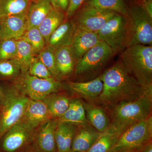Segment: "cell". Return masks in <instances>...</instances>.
Wrapping results in <instances>:
<instances>
[{
	"label": "cell",
	"mask_w": 152,
	"mask_h": 152,
	"mask_svg": "<svg viewBox=\"0 0 152 152\" xmlns=\"http://www.w3.org/2000/svg\"><path fill=\"white\" fill-rule=\"evenodd\" d=\"M1 86L0 140L11 127L22 119L29 99L12 83Z\"/></svg>",
	"instance_id": "4"
},
{
	"label": "cell",
	"mask_w": 152,
	"mask_h": 152,
	"mask_svg": "<svg viewBox=\"0 0 152 152\" xmlns=\"http://www.w3.org/2000/svg\"><path fill=\"white\" fill-rule=\"evenodd\" d=\"M0 25L2 40L18 39L23 37L27 29V13L1 18Z\"/></svg>",
	"instance_id": "14"
},
{
	"label": "cell",
	"mask_w": 152,
	"mask_h": 152,
	"mask_svg": "<svg viewBox=\"0 0 152 152\" xmlns=\"http://www.w3.org/2000/svg\"><path fill=\"white\" fill-rule=\"evenodd\" d=\"M20 39L25 40L31 45L36 56L47 45L46 41L38 28L27 29Z\"/></svg>",
	"instance_id": "29"
},
{
	"label": "cell",
	"mask_w": 152,
	"mask_h": 152,
	"mask_svg": "<svg viewBox=\"0 0 152 152\" xmlns=\"http://www.w3.org/2000/svg\"><path fill=\"white\" fill-rule=\"evenodd\" d=\"M87 120L90 124L100 132L108 128L110 120L106 110L102 106L83 100Z\"/></svg>",
	"instance_id": "20"
},
{
	"label": "cell",
	"mask_w": 152,
	"mask_h": 152,
	"mask_svg": "<svg viewBox=\"0 0 152 152\" xmlns=\"http://www.w3.org/2000/svg\"><path fill=\"white\" fill-rule=\"evenodd\" d=\"M17 41V52L14 60L21 69L22 72H28L33 58L36 56L32 48L28 42L22 39Z\"/></svg>",
	"instance_id": "27"
},
{
	"label": "cell",
	"mask_w": 152,
	"mask_h": 152,
	"mask_svg": "<svg viewBox=\"0 0 152 152\" xmlns=\"http://www.w3.org/2000/svg\"><path fill=\"white\" fill-rule=\"evenodd\" d=\"M105 110L110 120L109 127L122 134L128 128L152 115V92Z\"/></svg>",
	"instance_id": "2"
},
{
	"label": "cell",
	"mask_w": 152,
	"mask_h": 152,
	"mask_svg": "<svg viewBox=\"0 0 152 152\" xmlns=\"http://www.w3.org/2000/svg\"><path fill=\"white\" fill-rule=\"evenodd\" d=\"M72 99L66 93L59 92L49 95L43 101L53 118L58 119L67 110Z\"/></svg>",
	"instance_id": "24"
},
{
	"label": "cell",
	"mask_w": 152,
	"mask_h": 152,
	"mask_svg": "<svg viewBox=\"0 0 152 152\" xmlns=\"http://www.w3.org/2000/svg\"><path fill=\"white\" fill-rule=\"evenodd\" d=\"M52 118L53 117L43 101L29 99L22 120L36 129L41 124Z\"/></svg>",
	"instance_id": "16"
},
{
	"label": "cell",
	"mask_w": 152,
	"mask_h": 152,
	"mask_svg": "<svg viewBox=\"0 0 152 152\" xmlns=\"http://www.w3.org/2000/svg\"><path fill=\"white\" fill-rule=\"evenodd\" d=\"M58 120L59 122L67 123L77 126L90 124L87 119L83 100L77 98L72 99L67 110Z\"/></svg>",
	"instance_id": "22"
},
{
	"label": "cell",
	"mask_w": 152,
	"mask_h": 152,
	"mask_svg": "<svg viewBox=\"0 0 152 152\" xmlns=\"http://www.w3.org/2000/svg\"><path fill=\"white\" fill-rule=\"evenodd\" d=\"M1 86H0V96H1Z\"/></svg>",
	"instance_id": "42"
},
{
	"label": "cell",
	"mask_w": 152,
	"mask_h": 152,
	"mask_svg": "<svg viewBox=\"0 0 152 152\" xmlns=\"http://www.w3.org/2000/svg\"><path fill=\"white\" fill-rule=\"evenodd\" d=\"M132 1H134V4H137L141 0H132Z\"/></svg>",
	"instance_id": "41"
},
{
	"label": "cell",
	"mask_w": 152,
	"mask_h": 152,
	"mask_svg": "<svg viewBox=\"0 0 152 152\" xmlns=\"http://www.w3.org/2000/svg\"><path fill=\"white\" fill-rule=\"evenodd\" d=\"M86 0H69V7L65 13L66 19L72 18Z\"/></svg>",
	"instance_id": "35"
},
{
	"label": "cell",
	"mask_w": 152,
	"mask_h": 152,
	"mask_svg": "<svg viewBox=\"0 0 152 152\" xmlns=\"http://www.w3.org/2000/svg\"><path fill=\"white\" fill-rule=\"evenodd\" d=\"M55 51V49L46 45L37 56L48 69L53 77L57 80L61 81L56 66Z\"/></svg>",
	"instance_id": "32"
},
{
	"label": "cell",
	"mask_w": 152,
	"mask_h": 152,
	"mask_svg": "<svg viewBox=\"0 0 152 152\" xmlns=\"http://www.w3.org/2000/svg\"><path fill=\"white\" fill-rule=\"evenodd\" d=\"M12 83L29 99L43 101L49 95L59 92L65 88L60 81L39 78L31 75L28 72H22Z\"/></svg>",
	"instance_id": "8"
},
{
	"label": "cell",
	"mask_w": 152,
	"mask_h": 152,
	"mask_svg": "<svg viewBox=\"0 0 152 152\" xmlns=\"http://www.w3.org/2000/svg\"><path fill=\"white\" fill-rule=\"evenodd\" d=\"M70 152H79L72 151H71Z\"/></svg>",
	"instance_id": "43"
},
{
	"label": "cell",
	"mask_w": 152,
	"mask_h": 152,
	"mask_svg": "<svg viewBox=\"0 0 152 152\" xmlns=\"http://www.w3.org/2000/svg\"><path fill=\"white\" fill-rule=\"evenodd\" d=\"M30 0H0V18L27 13Z\"/></svg>",
	"instance_id": "28"
},
{
	"label": "cell",
	"mask_w": 152,
	"mask_h": 152,
	"mask_svg": "<svg viewBox=\"0 0 152 152\" xmlns=\"http://www.w3.org/2000/svg\"><path fill=\"white\" fill-rule=\"evenodd\" d=\"M66 88L77 98L95 103L102 91L103 84L100 76L89 81L68 82Z\"/></svg>",
	"instance_id": "13"
},
{
	"label": "cell",
	"mask_w": 152,
	"mask_h": 152,
	"mask_svg": "<svg viewBox=\"0 0 152 152\" xmlns=\"http://www.w3.org/2000/svg\"><path fill=\"white\" fill-rule=\"evenodd\" d=\"M137 4L152 18V0H141Z\"/></svg>",
	"instance_id": "37"
},
{
	"label": "cell",
	"mask_w": 152,
	"mask_h": 152,
	"mask_svg": "<svg viewBox=\"0 0 152 152\" xmlns=\"http://www.w3.org/2000/svg\"><path fill=\"white\" fill-rule=\"evenodd\" d=\"M77 126L65 122L58 123L55 138L58 152H70Z\"/></svg>",
	"instance_id": "23"
},
{
	"label": "cell",
	"mask_w": 152,
	"mask_h": 152,
	"mask_svg": "<svg viewBox=\"0 0 152 152\" xmlns=\"http://www.w3.org/2000/svg\"><path fill=\"white\" fill-rule=\"evenodd\" d=\"M102 41L89 50L76 63L74 76L77 82H87L99 77L115 55Z\"/></svg>",
	"instance_id": "5"
},
{
	"label": "cell",
	"mask_w": 152,
	"mask_h": 152,
	"mask_svg": "<svg viewBox=\"0 0 152 152\" xmlns=\"http://www.w3.org/2000/svg\"><path fill=\"white\" fill-rule=\"evenodd\" d=\"M58 119L52 118L41 124L36 129L33 146L40 152H58L55 133Z\"/></svg>",
	"instance_id": "12"
},
{
	"label": "cell",
	"mask_w": 152,
	"mask_h": 152,
	"mask_svg": "<svg viewBox=\"0 0 152 152\" xmlns=\"http://www.w3.org/2000/svg\"><path fill=\"white\" fill-rule=\"evenodd\" d=\"M102 91L95 104L105 110L124 102L135 100L152 89L145 90L125 68L120 59L100 75Z\"/></svg>",
	"instance_id": "1"
},
{
	"label": "cell",
	"mask_w": 152,
	"mask_h": 152,
	"mask_svg": "<svg viewBox=\"0 0 152 152\" xmlns=\"http://www.w3.org/2000/svg\"><path fill=\"white\" fill-rule=\"evenodd\" d=\"M76 29V25L72 20L66 19L50 36L47 45L55 50L70 46Z\"/></svg>",
	"instance_id": "18"
},
{
	"label": "cell",
	"mask_w": 152,
	"mask_h": 152,
	"mask_svg": "<svg viewBox=\"0 0 152 152\" xmlns=\"http://www.w3.org/2000/svg\"><path fill=\"white\" fill-rule=\"evenodd\" d=\"M100 40L107 44L116 55L127 48L124 16L117 14L96 32Z\"/></svg>",
	"instance_id": "11"
},
{
	"label": "cell",
	"mask_w": 152,
	"mask_h": 152,
	"mask_svg": "<svg viewBox=\"0 0 152 152\" xmlns=\"http://www.w3.org/2000/svg\"><path fill=\"white\" fill-rule=\"evenodd\" d=\"M53 9L50 0H30L27 12V29L38 28Z\"/></svg>",
	"instance_id": "21"
},
{
	"label": "cell",
	"mask_w": 152,
	"mask_h": 152,
	"mask_svg": "<svg viewBox=\"0 0 152 152\" xmlns=\"http://www.w3.org/2000/svg\"><path fill=\"white\" fill-rule=\"evenodd\" d=\"M84 2L102 10L113 11L124 15L128 7L124 0H86Z\"/></svg>",
	"instance_id": "30"
},
{
	"label": "cell",
	"mask_w": 152,
	"mask_h": 152,
	"mask_svg": "<svg viewBox=\"0 0 152 152\" xmlns=\"http://www.w3.org/2000/svg\"><path fill=\"white\" fill-rule=\"evenodd\" d=\"M65 19V13L53 8L41 22L38 28L46 44L51 35Z\"/></svg>",
	"instance_id": "25"
},
{
	"label": "cell",
	"mask_w": 152,
	"mask_h": 152,
	"mask_svg": "<svg viewBox=\"0 0 152 152\" xmlns=\"http://www.w3.org/2000/svg\"><path fill=\"white\" fill-rule=\"evenodd\" d=\"M2 40L1 29V25H0V42Z\"/></svg>",
	"instance_id": "40"
},
{
	"label": "cell",
	"mask_w": 152,
	"mask_h": 152,
	"mask_svg": "<svg viewBox=\"0 0 152 152\" xmlns=\"http://www.w3.org/2000/svg\"><path fill=\"white\" fill-rule=\"evenodd\" d=\"M54 9L66 13L69 3V0H50Z\"/></svg>",
	"instance_id": "36"
},
{
	"label": "cell",
	"mask_w": 152,
	"mask_h": 152,
	"mask_svg": "<svg viewBox=\"0 0 152 152\" xmlns=\"http://www.w3.org/2000/svg\"><path fill=\"white\" fill-rule=\"evenodd\" d=\"M21 73L20 67L15 60L0 61V81H12Z\"/></svg>",
	"instance_id": "31"
},
{
	"label": "cell",
	"mask_w": 152,
	"mask_h": 152,
	"mask_svg": "<svg viewBox=\"0 0 152 152\" xmlns=\"http://www.w3.org/2000/svg\"><path fill=\"white\" fill-rule=\"evenodd\" d=\"M36 129L21 120L1 138L0 152H26L32 146Z\"/></svg>",
	"instance_id": "9"
},
{
	"label": "cell",
	"mask_w": 152,
	"mask_h": 152,
	"mask_svg": "<svg viewBox=\"0 0 152 152\" xmlns=\"http://www.w3.org/2000/svg\"><path fill=\"white\" fill-rule=\"evenodd\" d=\"M121 134L108 127L102 132L96 142L87 152H110L117 143Z\"/></svg>",
	"instance_id": "26"
},
{
	"label": "cell",
	"mask_w": 152,
	"mask_h": 152,
	"mask_svg": "<svg viewBox=\"0 0 152 152\" xmlns=\"http://www.w3.org/2000/svg\"><path fill=\"white\" fill-rule=\"evenodd\" d=\"M102 133L93 127L90 124L77 126L72 144L71 151L88 152Z\"/></svg>",
	"instance_id": "17"
},
{
	"label": "cell",
	"mask_w": 152,
	"mask_h": 152,
	"mask_svg": "<svg viewBox=\"0 0 152 152\" xmlns=\"http://www.w3.org/2000/svg\"><path fill=\"white\" fill-rule=\"evenodd\" d=\"M137 152H152V141L145 145Z\"/></svg>",
	"instance_id": "38"
},
{
	"label": "cell",
	"mask_w": 152,
	"mask_h": 152,
	"mask_svg": "<svg viewBox=\"0 0 152 152\" xmlns=\"http://www.w3.org/2000/svg\"><path fill=\"white\" fill-rule=\"evenodd\" d=\"M124 16L127 48L136 45L152 46V18L137 4L128 7Z\"/></svg>",
	"instance_id": "6"
},
{
	"label": "cell",
	"mask_w": 152,
	"mask_h": 152,
	"mask_svg": "<svg viewBox=\"0 0 152 152\" xmlns=\"http://www.w3.org/2000/svg\"><path fill=\"white\" fill-rule=\"evenodd\" d=\"M17 52V40L3 39L0 42V61L14 59Z\"/></svg>",
	"instance_id": "34"
},
{
	"label": "cell",
	"mask_w": 152,
	"mask_h": 152,
	"mask_svg": "<svg viewBox=\"0 0 152 152\" xmlns=\"http://www.w3.org/2000/svg\"><path fill=\"white\" fill-rule=\"evenodd\" d=\"M120 54V60L128 72L145 89H152V46L134 45Z\"/></svg>",
	"instance_id": "3"
},
{
	"label": "cell",
	"mask_w": 152,
	"mask_h": 152,
	"mask_svg": "<svg viewBox=\"0 0 152 152\" xmlns=\"http://www.w3.org/2000/svg\"><path fill=\"white\" fill-rule=\"evenodd\" d=\"M152 141V115L124 131L110 152H137Z\"/></svg>",
	"instance_id": "7"
},
{
	"label": "cell",
	"mask_w": 152,
	"mask_h": 152,
	"mask_svg": "<svg viewBox=\"0 0 152 152\" xmlns=\"http://www.w3.org/2000/svg\"><path fill=\"white\" fill-rule=\"evenodd\" d=\"M25 152H40V151H39L38 150L36 149L35 148H34V147L33 146V145L31 147V148H29L27 150V151H26Z\"/></svg>",
	"instance_id": "39"
},
{
	"label": "cell",
	"mask_w": 152,
	"mask_h": 152,
	"mask_svg": "<svg viewBox=\"0 0 152 152\" xmlns=\"http://www.w3.org/2000/svg\"><path fill=\"white\" fill-rule=\"evenodd\" d=\"M28 72L31 75L39 78L46 80L55 79L48 69L37 56L33 58Z\"/></svg>",
	"instance_id": "33"
},
{
	"label": "cell",
	"mask_w": 152,
	"mask_h": 152,
	"mask_svg": "<svg viewBox=\"0 0 152 152\" xmlns=\"http://www.w3.org/2000/svg\"><path fill=\"white\" fill-rule=\"evenodd\" d=\"M117 14L84 2L71 19L77 28L96 33Z\"/></svg>",
	"instance_id": "10"
},
{
	"label": "cell",
	"mask_w": 152,
	"mask_h": 152,
	"mask_svg": "<svg viewBox=\"0 0 152 152\" xmlns=\"http://www.w3.org/2000/svg\"><path fill=\"white\" fill-rule=\"evenodd\" d=\"M56 66L60 80L74 75L77 61L70 47L56 49L55 51Z\"/></svg>",
	"instance_id": "19"
},
{
	"label": "cell",
	"mask_w": 152,
	"mask_h": 152,
	"mask_svg": "<svg viewBox=\"0 0 152 152\" xmlns=\"http://www.w3.org/2000/svg\"><path fill=\"white\" fill-rule=\"evenodd\" d=\"M100 41L96 33L76 27L70 47L77 61Z\"/></svg>",
	"instance_id": "15"
}]
</instances>
